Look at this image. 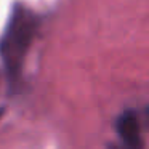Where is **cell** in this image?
I'll return each mask as SVG.
<instances>
[{
  "label": "cell",
  "instance_id": "6da1fadb",
  "mask_svg": "<svg viewBox=\"0 0 149 149\" xmlns=\"http://www.w3.org/2000/svg\"><path fill=\"white\" fill-rule=\"evenodd\" d=\"M39 27V18L23 5H16L11 11L5 34L0 39V56L7 72L16 79L21 72L26 53Z\"/></svg>",
  "mask_w": 149,
  "mask_h": 149
},
{
  "label": "cell",
  "instance_id": "7a4b0ae2",
  "mask_svg": "<svg viewBox=\"0 0 149 149\" xmlns=\"http://www.w3.org/2000/svg\"><path fill=\"white\" fill-rule=\"evenodd\" d=\"M117 133L128 149H141V128L139 120L133 111H125L117 120Z\"/></svg>",
  "mask_w": 149,
  "mask_h": 149
},
{
  "label": "cell",
  "instance_id": "3957f363",
  "mask_svg": "<svg viewBox=\"0 0 149 149\" xmlns=\"http://www.w3.org/2000/svg\"><path fill=\"white\" fill-rule=\"evenodd\" d=\"M109 149H117V148H109Z\"/></svg>",
  "mask_w": 149,
  "mask_h": 149
},
{
  "label": "cell",
  "instance_id": "277c9868",
  "mask_svg": "<svg viewBox=\"0 0 149 149\" xmlns=\"http://www.w3.org/2000/svg\"><path fill=\"white\" fill-rule=\"evenodd\" d=\"M0 114H2V109H0Z\"/></svg>",
  "mask_w": 149,
  "mask_h": 149
}]
</instances>
